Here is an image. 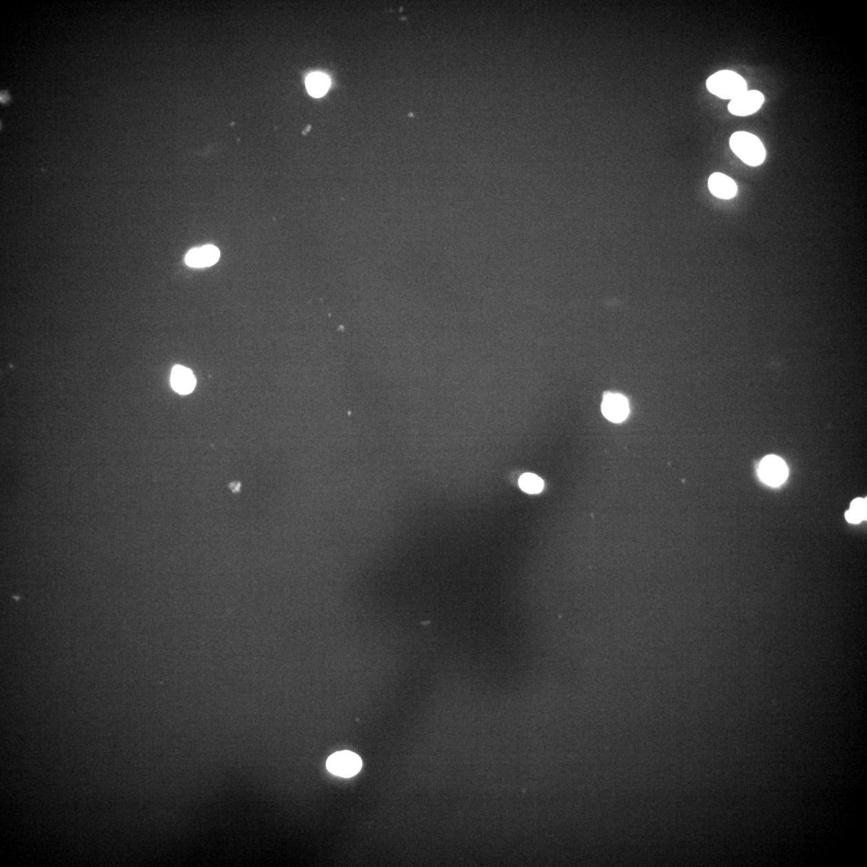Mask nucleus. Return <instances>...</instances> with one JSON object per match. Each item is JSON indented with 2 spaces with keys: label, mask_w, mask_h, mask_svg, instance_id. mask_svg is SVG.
Here are the masks:
<instances>
[{
  "label": "nucleus",
  "mask_w": 867,
  "mask_h": 867,
  "mask_svg": "<svg viewBox=\"0 0 867 867\" xmlns=\"http://www.w3.org/2000/svg\"><path fill=\"white\" fill-rule=\"evenodd\" d=\"M866 499H855L851 503L849 511L846 512V521L852 524H858L866 518Z\"/></svg>",
  "instance_id": "9b49d317"
},
{
  "label": "nucleus",
  "mask_w": 867,
  "mask_h": 867,
  "mask_svg": "<svg viewBox=\"0 0 867 867\" xmlns=\"http://www.w3.org/2000/svg\"><path fill=\"white\" fill-rule=\"evenodd\" d=\"M330 81L329 78L322 73H313L307 78L306 86L308 92L312 97H320L326 94L329 90Z\"/></svg>",
  "instance_id": "9d476101"
},
{
  "label": "nucleus",
  "mask_w": 867,
  "mask_h": 867,
  "mask_svg": "<svg viewBox=\"0 0 867 867\" xmlns=\"http://www.w3.org/2000/svg\"><path fill=\"white\" fill-rule=\"evenodd\" d=\"M765 101V97L757 90L746 91L730 101L728 110L732 114L746 117L755 114Z\"/></svg>",
  "instance_id": "39448f33"
},
{
  "label": "nucleus",
  "mask_w": 867,
  "mask_h": 867,
  "mask_svg": "<svg viewBox=\"0 0 867 867\" xmlns=\"http://www.w3.org/2000/svg\"><path fill=\"white\" fill-rule=\"evenodd\" d=\"M708 188L712 195L719 199H729L737 193V186L728 176L714 173L708 179Z\"/></svg>",
  "instance_id": "6e6552de"
},
{
  "label": "nucleus",
  "mask_w": 867,
  "mask_h": 867,
  "mask_svg": "<svg viewBox=\"0 0 867 867\" xmlns=\"http://www.w3.org/2000/svg\"><path fill=\"white\" fill-rule=\"evenodd\" d=\"M729 144L734 154L748 166H760L766 159V151L761 141L748 132H736L730 139Z\"/></svg>",
  "instance_id": "f257e3e1"
},
{
  "label": "nucleus",
  "mask_w": 867,
  "mask_h": 867,
  "mask_svg": "<svg viewBox=\"0 0 867 867\" xmlns=\"http://www.w3.org/2000/svg\"><path fill=\"white\" fill-rule=\"evenodd\" d=\"M7 101V98H6V97H5V95H3V94H2V96H1V101H2V102H5V101Z\"/></svg>",
  "instance_id": "4468645a"
},
{
  "label": "nucleus",
  "mask_w": 867,
  "mask_h": 867,
  "mask_svg": "<svg viewBox=\"0 0 867 867\" xmlns=\"http://www.w3.org/2000/svg\"><path fill=\"white\" fill-rule=\"evenodd\" d=\"M327 770L336 776L352 777L359 773L362 766L361 759L357 754L350 751H342L332 754L328 759Z\"/></svg>",
  "instance_id": "7ed1b4c3"
},
{
  "label": "nucleus",
  "mask_w": 867,
  "mask_h": 867,
  "mask_svg": "<svg viewBox=\"0 0 867 867\" xmlns=\"http://www.w3.org/2000/svg\"><path fill=\"white\" fill-rule=\"evenodd\" d=\"M707 88L711 94L724 100H733L748 91L747 83L741 76L730 70L715 73L707 81Z\"/></svg>",
  "instance_id": "f03ea898"
},
{
  "label": "nucleus",
  "mask_w": 867,
  "mask_h": 867,
  "mask_svg": "<svg viewBox=\"0 0 867 867\" xmlns=\"http://www.w3.org/2000/svg\"><path fill=\"white\" fill-rule=\"evenodd\" d=\"M231 488H232V489L233 490V491L237 492V491H238V490H239V484H234V486H233V487H232V486H231Z\"/></svg>",
  "instance_id": "ddd939ff"
},
{
  "label": "nucleus",
  "mask_w": 867,
  "mask_h": 867,
  "mask_svg": "<svg viewBox=\"0 0 867 867\" xmlns=\"http://www.w3.org/2000/svg\"><path fill=\"white\" fill-rule=\"evenodd\" d=\"M171 386L180 395H188L194 390L196 380L192 371L182 366H175L171 373Z\"/></svg>",
  "instance_id": "1a4fd4ad"
},
{
  "label": "nucleus",
  "mask_w": 867,
  "mask_h": 867,
  "mask_svg": "<svg viewBox=\"0 0 867 867\" xmlns=\"http://www.w3.org/2000/svg\"><path fill=\"white\" fill-rule=\"evenodd\" d=\"M519 485L524 492L530 494L540 493L544 488L542 479L532 473L524 474L519 481Z\"/></svg>",
  "instance_id": "f8f14e48"
},
{
  "label": "nucleus",
  "mask_w": 867,
  "mask_h": 867,
  "mask_svg": "<svg viewBox=\"0 0 867 867\" xmlns=\"http://www.w3.org/2000/svg\"><path fill=\"white\" fill-rule=\"evenodd\" d=\"M759 475L763 482L772 487H778L786 481L788 468L782 459L776 455H768L762 459Z\"/></svg>",
  "instance_id": "20e7f679"
},
{
  "label": "nucleus",
  "mask_w": 867,
  "mask_h": 867,
  "mask_svg": "<svg viewBox=\"0 0 867 867\" xmlns=\"http://www.w3.org/2000/svg\"><path fill=\"white\" fill-rule=\"evenodd\" d=\"M602 413L612 422H623L629 414V406L623 395L607 394L601 406Z\"/></svg>",
  "instance_id": "423d86ee"
},
{
  "label": "nucleus",
  "mask_w": 867,
  "mask_h": 867,
  "mask_svg": "<svg viewBox=\"0 0 867 867\" xmlns=\"http://www.w3.org/2000/svg\"><path fill=\"white\" fill-rule=\"evenodd\" d=\"M219 250L212 245H207L199 248L190 250L185 258L188 266L193 268H203L214 266L219 261Z\"/></svg>",
  "instance_id": "0eeeda50"
}]
</instances>
